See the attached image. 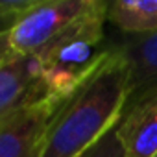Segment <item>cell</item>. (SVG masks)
<instances>
[{
	"label": "cell",
	"instance_id": "8fae6325",
	"mask_svg": "<svg viewBox=\"0 0 157 157\" xmlns=\"http://www.w3.org/2000/svg\"><path fill=\"white\" fill-rule=\"evenodd\" d=\"M15 22H17L15 19H10V17L0 15V33H8V32H11V28H13Z\"/></svg>",
	"mask_w": 157,
	"mask_h": 157
},
{
	"label": "cell",
	"instance_id": "7c38bea8",
	"mask_svg": "<svg viewBox=\"0 0 157 157\" xmlns=\"http://www.w3.org/2000/svg\"><path fill=\"white\" fill-rule=\"evenodd\" d=\"M155 157H157V155H155Z\"/></svg>",
	"mask_w": 157,
	"mask_h": 157
},
{
	"label": "cell",
	"instance_id": "5b68a950",
	"mask_svg": "<svg viewBox=\"0 0 157 157\" xmlns=\"http://www.w3.org/2000/svg\"><path fill=\"white\" fill-rule=\"evenodd\" d=\"M50 98L35 56H13L0 67V124L15 111Z\"/></svg>",
	"mask_w": 157,
	"mask_h": 157
},
{
	"label": "cell",
	"instance_id": "30bf717a",
	"mask_svg": "<svg viewBox=\"0 0 157 157\" xmlns=\"http://www.w3.org/2000/svg\"><path fill=\"white\" fill-rule=\"evenodd\" d=\"M13 56L15 54H13L11 44H10V32L8 33H0V67L4 63H8Z\"/></svg>",
	"mask_w": 157,
	"mask_h": 157
},
{
	"label": "cell",
	"instance_id": "9c48e42d",
	"mask_svg": "<svg viewBox=\"0 0 157 157\" xmlns=\"http://www.w3.org/2000/svg\"><path fill=\"white\" fill-rule=\"evenodd\" d=\"M82 157H124L122 144L117 137V126L105 133L91 150H87Z\"/></svg>",
	"mask_w": 157,
	"mask_h": 157
},
{
	"label": "cell",
	"instance_id": "52a82bcc",
	"mask_svg": "<svg viewBox=\"0 0 157 157\" xmlns=\"http://www.w3.org/2000/svg\"><path fill=\"white\" fill-rule=\"evenodd\" d=\"M118 48L129 65V100L157 89V32L131 35Z\"/></svg>",
	"mask_w": 157,
	"mask_h": 157
},
{
	"label": "cell",
	"instance_id": "8992f818",
	"mask_svg": "<svg viewBox=\"0 0 157 157\" xmlns=\"http://www.w3.org/2000/svg\"><path fill=\"white\" fill-rule=\"evenodd\" d=\"M117 137L122 144L124 157L157 155V89L128 102L117 124Z\"/></svg>",
	"mask_w": 157,
	"mask_h": 157
},
{
	"label": "cell",
	"instance_id": "ba28073f",
	"mask_svg": "<svg viewBox=\"0 0 157 157\" xmlns=\"http://www.w3.org/2000/svg\"><path fill=\"white\" fill-rule=\"evenodd\" d=\"M107 21L129 35L157 32V0H115L107 8Z\"/></svg>",
	"mask_w": 157,
	"mask_h": 157
},
{
	"label": "cell",
	"instance_id": "6da1fadb",
	"mask_svg": "<svg viewBox=\"0 0 157 157\" xmlns=\"http://www.w3.org/2000/svg\"><path fill=\"white\" fill-rule=\"evenodd\" d=\"M129 96V65L118 46L107 48L50 118L35 157H82L120 122Z\"/></svg>",
	"mask_w": 157,
	"mask_h": 157
},
{
	"label": "cell",
	"instance_id": "277c9868",
	"mask_svg": "<svg viewBox=\"0 0 157 157\" xmlns=\"http://www.w3.org/2000/svg\"><path fill=\"white\" fill-rule=\"evenodd\" d=\"M65 98H46L15 111L0 124V157H35L41 137Z\"/></svg>",
	"mask_w": 157,
	"mask_h": 157
},
{
	"label": "cell",
	"instance_id": "3957f363",
	"mask_svg": "<svg viewBox=\"0 0 157 157\" xmlns=\"http://www.w3.org/2000/svg\"><path fill=\"white\" fill-rule=\"evenodd\" d=\"M93 0H33L10 32L15 56H35L74 21L80 19Z\"/></svg>",
	"mask_w": 157,
	"mask_h": 157
},
{
	"label": "cell",
	"instance_id": "7a4b0ae2",
	"mask_svg": "<svg viewBox=\"0 0 157 157\" xmlns=\"http://www.w3.org/2000/svg\"><path fill=\"white\" fill-rule=\"evenodd\" d=\"M107 8L104 0H93L80 19L35 54L50 98H67L76 91L107 52L100 50Z\"/></svg>",
	"mask_w": 157,
	"mask_h": 157
}]
</instances>
